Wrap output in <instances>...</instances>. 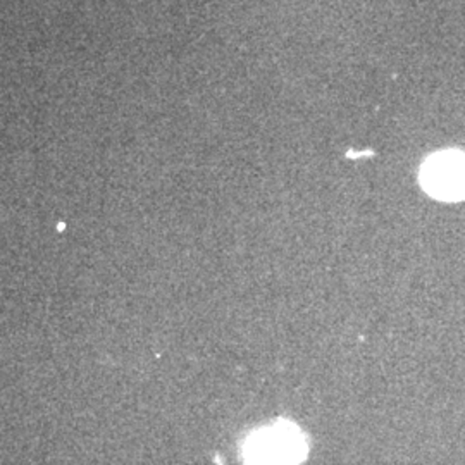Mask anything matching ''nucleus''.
I'll return each mask as SVG.
<instances>
[{
    "label": "nucleus",
    "mask_w": 465,
    "mask_h": 465,
    "mask_svg": "<svg viewBox=\"0 0 465 465\" xmlns=\"http://www.w3.org/2000/svg\"><path fill=\"white\" fill-rule=\"evenodd\" d=\"M307 455V440L299 428L280 420L253 432L245 443L247 465H299Z\"/></svg>",
    "instance_id": "obj_1"
},
{
    "label": "nucleus",
    "mask_w": 465,
    "mask_h": 465,
    "mask_svg": "<svg viewBox=\"0 0 465 465\" xmlns=\"http://www.w3.org/2000/svg\"><path fill=\"white\" fill-rule=\"evenodd\" d=\"M420 184L443 202L465 199V153L460 150H445L431 155L420 169Z\"/></svg>",
    "instance_id": "obj_2"
}]
</instances>
